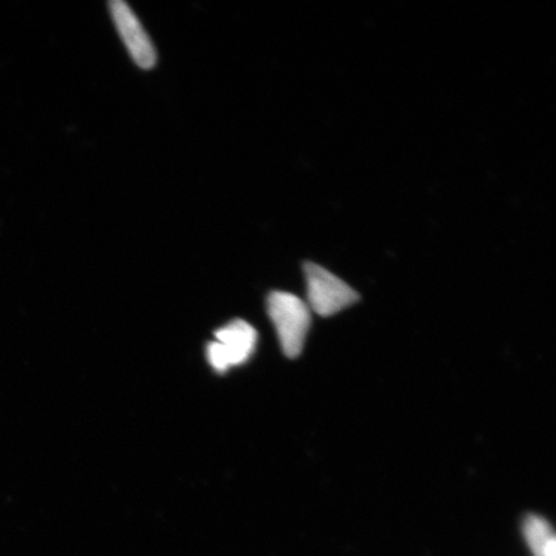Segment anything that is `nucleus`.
I'll list each match as a JSON object with an SVG mask.
<instances>
[{
	"label": "nucleus",
	"instance_id": "obj_4",
	"mask_svg": "<svg viewBox=\"0 0 556 556\" xmlns=\"http://www.w3.org/2000/svg\"><path fill=\"white\" fill-rule=\"evenodd\" d=\"M110 12L131 60L143 70L154 68L157 61L155 47L135 12L123 0L110 2Z\"/></svg>",
	"mask_w": 556,
	"mask_h": 556
},
{
	"label": "nucleus",
	"instance_id": "obj_2",
	"mask_svg": "<svg viewBox=\"0 0 556 556\" xmlns=\"http://www.w3.org/2000/svg\"><path fill=\"white\" fill-rule=\"evenodd\" d=\"M303 269L307 282L308 307L317 315L329 317L359 301L357 291L328 269L312 262L304 263Z\"/></svg>",
	"mask_w": 556,
	"mask_h": 556
},
{
	"label": "nucleus",
	"instance_id": "obj_1",
	"mask_svg": "<svg viewBox=\"0 0 556 556\" xmlns=\"http://www.w3.org/2000/svg\"><path fill=\"white\" fill-rule=\"evenodd\" d=\"M267 308L285 356H301L311 326L308 304L294 294L274 291L268 296Z\"/></svg>",
	"mask_w": 556,
	"mask_h": 556
},
{
	"label": "nucleus",
	"instance_id": "obj_5",
	"mask_svg": "<svg viewBox=\"0 0 556 556\" xmlns=\"http://www.w3.org/2000/svg\"><path fill=\"white\" fill-rule=\"evenodd\" d=\"M523 534L534 556H556V539L551 523L540 516L526 517Z\"/></svg>",
	"mask_w": 556,
	"mask_h": 556
},
{
	"label": "nucleus",
	"instance_id": "obj_3",
	"mask_svg": "<svg viewBox=\"0 0 556 556\" xmlns=\"http://www.w3.org/2000/svg\"><path fill=\"white\" fill-rule=\"evenodd\" d=\"M215 342L208 343V364L217 372H226L233 366L248 363L255 352L258 333L252 325L235 319L215 331Z\"/></svg>",
	"mask_w": 556,
	"mask_h": 556
}]
</instances>
